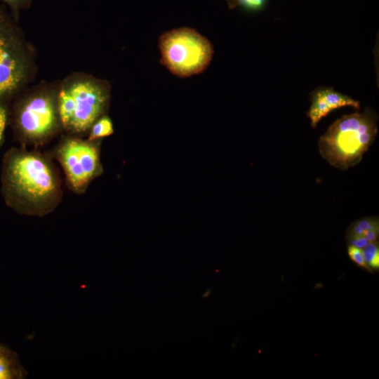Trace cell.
<instances>
[{"label": "cell", "instance_id": "obj_13", "mask_svg": "<svg viewBox=\"0 0 379 379\" xmlns=\"http://www.w3.org/2000/svg\"><path fill=\"white\" fill-rule=\"evenodd\" d=\"M32 0H0V2L6 6L13 17L17 20L19 11L27 8Z\"/></svg>", "mask_w": 379, "mask_h": 379}, {"label": "cell", "instance_id": "obj_14", "mask_svg": "<svg viewBox=\"0 0 379 379\" xmlns=\"http://www.w3.org/2000/svg\"><path fill=\"white\" fill-rule=\"evenodd\" d=\"M347 253L350 258L357 265L364 268L365 270H371L368 267L364 260L361 248L349 245L347 247Z\"/></svg>", "mask_w": 379, "mask_h": 379}, {"label": "cell", "instance_id": "obj_7", "mask_svg": "<svg viewBox=\"0 0 379 379\" xmlns=\"http://www.w3.org/2000/svg\"><path fill=\"white\" fill-rule=\"evenodd\" d=\"M58 157L69 182L75 190L84 187L100 172L98 149L93 142L67 140L58 150Z\"/></svg>", "mask_w": 379, "mask_h": 379}, {"label": "cell", "instance_id": "obj_11", "mask_svg": "<svg viewBox=\"0 0 379 379\" xmlns=\"http://www.w3.org/2000/svg\"><path fill=\"white\" fill-rule=\"evenodd\" d=\"M364 260L370 269L379 268V248L378 241L369 242L362 248Z\"/></svg>", "mask_w": 379, "mask_h": 379}, {"label": "cell", "instance_id": "obj_1", "mask_svg": "<svg viewBox=\"0 0 379 379\" xmlns=\"http://www.w3.org/2000/svg\"><path fill=\"white\" fill-rule=\"evenodd\" d=\"M1 178L7 203L20 211L41 215L59 194L52 166L34 153L10 150L4 159Z\"/></svg>", "mask_w": 379, "mask_h": 379}, {"label": "cell", "instance_id": "obj_20", "mask_svg": "<svg viewBox=\"0 0 379 379\" xmlns=\"http://www.w3.org/2000/svg\"><path fill=\"white\" fill-rule=\"evenodd\" d=\"M208 294H209V291H206V292H205V294L203 295V297H204V298H206V297H207V296L208 295Z\"/></svg>", "mask_w": 379, "mask_h": 379}, {"label": "cell", "instance_id": "obj_4", "mask_svg": "<svg viewBox=\"0 0 379 379\" xmlns=\"http://www.w3.org/2000/svg\"><path fill=\"white\" fill-rule=\"evenodd\" d=\"M109 99L107 83L94 79H78L66 84L58 98L60 121L67 129L84 132L104 113Z\"/></svg>", "mask_w": 379, "mask_h": 379}, {"label": "cell", "instance_id": "obj_9", "mask_svg": "<svg viewBox=\"0 0 379 379\" xmlns=\"http://www.w3.org/2000/svg\"><path fill=\"white\" fill-rule=\"evenodd\" d=\"M27 375L17 353L0 343V379H23Z\"/></svg>", "mask_w": 379, "mask_h": 379}, {"label": "cell", "instance_id": "obj_19", "mask_svg": "<svg viewBox=\"0 0 379 379\" xmlns=\"http://www.w3.org/2000/svg\"><path fill=\"white\" fill-rule=\"evenodd\" d=\"M225 1L230 9H234L237 8L236 0H225Z\"/></svg>", "mask_w": 379, "mask_h": 379}, {"label": "cell", "instance_id": "obj_15", "mask_svg": "<svg viewBox=\"0 0 379 379\" xmlns=\"http://www.w3.org/2000/svg\"><path fill=\"white\" fill-rule=\"evenodd\" d=\"M359 228L363 232L364 235L368 230L378 228V218L368 217L359 219L354 222ZM365 237V236H364Z\"/></svg>", "mask_w": 379, "mask_h": 379}, {"label": "cell", "instance_id": "obj_2", "mask_svg": "<svg viewBox=\"0 0 379 379\" xmlns=\"http://www.w3.org/2000/svg\"><path fill=\"white\" fill-rule=\"evenodd\" d=\"M378 114L370 107L361 113L342 116L319 138L321 156L342 171L358 164L378 134Z\"/></svg>", "mask_w": 379, "mask_h": 379}, {"label": "cell", "instance_id": "obj_12", "mask_svg": "<svg viewBox=\"0 0 379 379\" xmlns=\"http://www.w3.org/2000/svg\"><path fill=\"white\" fill-rule=\"evenodd\" d=\"M267 0H236V6L247 11H259L262 10Z\"/></svg>", "mask_w": 379, "mask_h": 379}, {"label": "cell", "instance_id": "obj_6", "mask_svg": "<svg viewBox=\"0 0 379 379\" xmlns=\"http://www.w3.org/2000/svg\"><path fill=\"white\" fill-rule=\"evenodd\" d=\"M58 103L48 93H39L18 103L15 112V128L28 140L40 141L57 126Z\"/></svg>", "mask_w": 379, "mask_h": 379}, {"label": "cell", "instance_id": "obj_18", "mask_svg": "<svg viewBox=\"0 0 379 379\" xmlns=\"http://www.w3.org/2000/svg\"><path fill=\"white\" fill-rule=\"evenodd\" d=\"M365 237L368 241V242H373L378 241V228H373L368 230L365 234Z\"/></svg>", "mask_w": 379, "mask_h": 379}, {"label": "cell", "instance_id": "obj_16", "mask_svg": "<svg viewBox=\"0 0 379 379\" xmlns=\"http://www.w3.org/2000/svg\"><path fill=\"white\" fill-rule=\"evenodd\" d=\"M346 240L348 245L354 246L361 249L369 243L364 235L352 234H346Z\"/></svg>", "mask_w": 379, "mask_h": 379}, {"label": "cell", "instance_id": "obj_17", "mask_svg": "<svg viewBox=\"0 0 379 379\" xmlns=\"http://www.w3.org/2000/svg\"><path fill=\"white\" fill-rule=\"evenodd\" d=\"M8 111L6 106L0 105V144L4 138V133L7 123Z\"/></svg>", "mask_w": 379, "mask_h": 379}, {"label": "cell", "instance_id": "obj_10", "mask_svg": "<svg viewBox=\"0 0 379 379\" xmlns=\"http://www.w3.org/2000/svg\"><path fill=\"white\" fill-rule=\"evenodd\" d=\"M114 132L112 120L108 117L99 118L91 126L89 140L104 138Z\"/></svg>", "mask_w": 379, "mask_h": 379}, {"label": "cell", "instance_id": "obj_5", "mask_svg": "<svg viewBox=\"0 0 379 379\" xmlns=\"http://www.w3.org/2000/svg\"><path fill=\"white\" fill-rule=\"evenodd\" d=\"M160 62L171 74L186 78L204 72L214 50L211 41L190 27L164 32L159 38Z\"/></svg>", "mask_w": 379, "mask_h": 379}, {"label": "cell", "instance_id": "obj_8", "mask_svg": "<svg viewBox=\"0 0 379 379\" xmlns=\"http://www.w3.org/2000/svg\"><path fill=\"white\" fill-rule=\"evenodd\" d=\"M311 105L307 113L311 126L316 128L322 118L330 112L346 106L360 109V102L335 91L332 87H319L310 93Z\"/></svg>", "mask_w": 379, "mask_h": 379}, {"label": "cell", "instance_id": "obj_3", "mask_svg": "<svg viewBox=\"0 0 379 379\" xmlns=\"http://www.w3.org/2000/svg\"><path fill=\"white\" fill-rule=\"evenodd\" d=\"M30 51L5 4L0 2V105L13 99L30 77Z\"/></svg>", "mask_w": 379, "mask_h": 379}]
</instances>
